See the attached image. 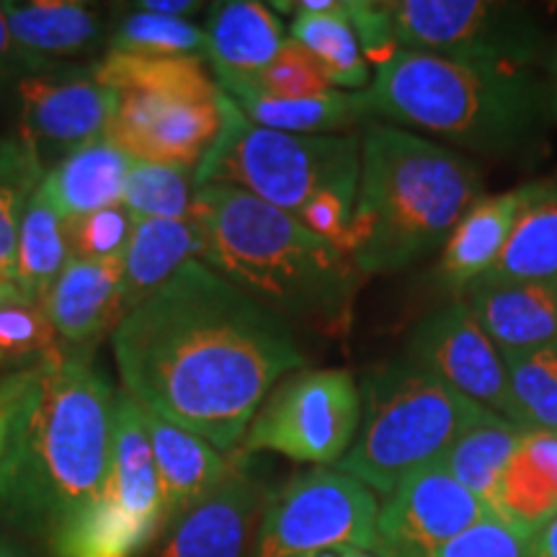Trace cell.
<instances>
[{
	"mask_svg": "<svg viewBox=\"0 0 557 557\" xmlns=\"http://www.w3.org/2000/svg\"><path fill=\"white\" fill-rule=\"evenodd\" d=\"M5 284H9V282H5V278H0V289H3V287H5ZM13 284H16V282H13Z\"/></svg>",
	"mask_w": 557,
	"mask_h": 557,
	"instance_id": "obj_47",
	"label": "cell"
},
{
	"mask_svg": "<svg viewBox=\"0 0 557 557\" xmlns=\"http://www.w3.org/2000/svg\"><path fill=\"white\" fill-rule=\"evenodd\" d=\"M137 11L189 21L194 13L205 11V3H199V0H145V3H137Z\"/></svg>",
	"mask_w": 557,
	"mask_h": 557,
	"instance_id": "obj_42",
	"label": "cell"
},
{
	"mask_svg": "<svg viewBox=\"0 0 557 557\" xmlns=\"http://www.w3.org/2000/svg\"><path fill=\"white\" fill-rule=\"evenodd\" d=\"M297 557H382V555L374 553V549H361V547L341 545V547L315 549V553H305V555H297Z\"/></svg>",
	"mask_w": 557,
	"mask_h": 557,
	"instance_id": "obj_45",
	"label": "cell"
},
{
	"mask_svg": "<svg viewBox=\"0 0 557 557\" xmlns=\"http://www.w3.org/2000/svg\"><path fill=\"white\" fill-rule=\"evenodd\" d=\"M45 165L24 137H0V278L16 282L18 230Z\"/></svg>",
	"mask_w": 557,
	"mask_h": 557,
	"instance_id": "obj_32",
	"label": "cell"
},
{
	"mask_svg": "<svg viewBox=\"0 0 557 557\" xmlns=\"http://www.w3.org/2000/svg\"><path fill=\"white\" fill-rule=\"evenodd\" d=\"M116 389L83 348L37 369L0 472V513L50 540L107 480Z\"/></svg>",
	"mask_w": 557,
	"mask_h": 557,
	"instance_id": "obj_3",
	"label": "cell"
},
{
	"mask_svg": "<svg viewBox=\"0 0 557 557\" xmlns=\"http://www.w3.org/2000/svg\"><path fill=\"white\" fill-rule=\"evenodd\" d=\"M201 263L289 325L341 338L364 287L357 261L282 209L233 186L194 197Z\"/></svg>",
	"mask_w": 557,
	"mask_h": 557,
	"instance_id": "obj_2",
	"label": "cell"
},
{
	"mask_svg": "<svg viewBox=\"0 0 557 557\" xmlns=\"http://www.w3.org/2000/svg\"><path fill=\"white\" fill-rule=\"evenodd\" d=\"M267 493L235 459L230 475L209 496L165 529L158 557H243L259 529Z\"/></svg>",
	"mask_w": 557,
	"mask_h": 557,
	"instance_id": "obj_15",
	"label": "cell"
},
{
	"mask_svg": "<svg viewBox=\"0 0 557 557\" xmlns=\"http://www.w3.org/2000/svg\"><path fill=\"white\" fill-rule=\"evenodd\" d=\"M480 278L557 287V181H540V189L519 214L498 263Z\"/></svg>",
	"mask_w": 557,
	"mask_h": 557,
	"instance_id": "obj_28",
	"label": "cell"
},
{
	"mask_svg": "<svg viewBox=\"0 0 557 557\" xmlns=\"http://www.w3.org/2000/svg\"><path fill=\"white\" fill-rule=\"evenodd\" d=\"M60 65H52V62H45L34 54L24 52L13 41L9 32V21H5L3 3H0V83L5 81H24L29 75H47L58 73Z\"/></svg>",
	"mask_w": 557,
	"mask_h": 557,
	"instance_id": "obj_41",
	"label": "cell"
},
{
	"mask_svg": "<svg viewBox=\"0 0 557 557\" xmlns=\"http://www.w3.org/2000/svg\"><path fill=\"white\" fill-rule=\"evenodd\" d=\"M67 351L45 308L9 282L0 289V372L37 369Z\"/></svg>",
	"mask_w": 557,
	"mask_h": 557,
	"instance_id": "obj_31",
	"label": "cell"
},
{
	"mask_svg": "<svg viewBox=\"0 0 557 557\" xmlns=\"http://www.w3.org/2000/svg\"><path fill=\"white\" fill-rule=\"evenodd\" d=\"M521 434L524 429H519L517 423L485 410L472 426L455 438L438 465L496 513L500 480L519 447Z\"/></svg>",
	"mask_w": 557,
	"mask_h": 557,
	"instance_id": "obj_27",
	"label": "cell"
},
{
	"mask_svg": "<svg viewBox=\"0 0 557 557\" xmlns=\"http://www.w3.org/2000/svg\"><path fill=\"white\" fill-rule=\"evenodd\" d=\"M331 88L329 75L320 67V62L289 37L261 73L250 75L246 81L220 86L222 94L230 96V99H246V96H256V99H305V96L325 94Z\"/></svg>",
	"mask_w": 557,
	"mask_h": 557,
	"instance_id": "obj_36",
	"label": "cell"
},
{
	"mask_svg": "<svg viewBox=\"0 0 557 557\" xmlns=\"http://www.w3.org/2000/svg\"><path fill=\"white\" fill-rule=\"evenodd\" d=\"M361 421L336 470L387 496L403 478L444 457L487 408L459 395L410 357L367 369L359 380Z\"/></svg>",
	"mask_w": 557,
	"mask_h": 557,
	"instance_id": "obj_6",
	"label": "cell"
},
{
	"mask_svg": "<svg viewBox=\"0 0 557 557\" xmlns=\"http://www.w3.org/2000/svg\"><path fill=\"white\" fill-rule=\"evenodd\" d=\"M233 186L299 218L329 194L357 197L359 132L289 135L246 120L235 101L222 99V129L197 169V189Z\"/></svg>",
	"mask_w": 557,
	"mask_h": 557,
	"instance_id": "obj_8",
	"label": "cell"
},
{
	"mask_svg": "<svg viewBox=\"0 0 557 557\" xmlns=\"http://www.w3.org/2000/svg\"><path fill=\"white\" fill-rule=\"evenodd\" d=\"M129 165L132 158L103 137L45 171L39 189L62 220L81 218L96 209L122 205Z\"/></svg>",
	"mask_w": 557,
	"mask_h": 557,
	"instance_id": "obj_23",
	"label": "cell"
},
{
	"mask_svg": "<svg viewBox=\"0 0 557 557\" xmlns=\"http://www.w3.org/2000/svg\"><path fill=\"white\" fill-rule=\"evenodd\" d=\"M398 50L534 70L549 37L537 11L506 0H382Z\"/></svg>",
	"mask_w": 557,
	"mask_h": 557,
	"instance_id": "obj_9",
	"label": "cell"
},
{
	"mask_svg": "<svg viewBox=\"0 0 557 557\" xmlns=\"http://www.w3.org/2000/svg\"><path fill=\"white\" fill-rule=\"evenodd\" d=\"M107 47L109 52L137 54V58L207 60V34L197 24L148 11L122 16L107 37Z\"/></svg>",
	"mask_w": 557,
	"mask_h": 557,
	"instance_id": "obj_34",
	"label": "cell"
},
{
	"mask_svg": "<svg viewBox=\"0 0 557 557\" xmlns=\"http://www.w3.org/2000/svg\"><path fill=\"white\" fill-rule=\"evenodd\" d=\"M545 83H547V99H549V116L557 122V37L549 41V50L545 58Z\"/></svg>",
	"mask_w": 557,
	"mask_h": 557,
	"instance_id": "obj_44",
	"label": "cell"
},
{
	"mask_svg": "<svg viewBox=\"0 0 557 557\" xmlns=\"http://www.w3.org/2000/svg\"><path fill=\"white\" fill-rule=\"evenodd\" d=\"M406 357L426 367L468 400L517 423L504 354L465 299H451L418 320L408 333Z\"/></svg>",
	"mask_w": 557,
	"mask_h": 557,
	"instance_id": "obj_12",
	"label": "cell"
},
{
	"mask_svg": "<svg viewBox=\"0 0 557 557\" xmlns=\"http://www.w3.org/2000/svg\"><path fill=\"white\" fill-rule=\"evenodd\" d=\"M122 261L70 259L45 299L47 318L67 348H86L122 320Z\"/></svg>",
	"mask_w": 557,
	"mask_h": 557,
	"instance_id": "obj_18",
	"label": "cell"
},
{
	"mask_svg": "<svg viewBox=\"0 0 557 557\" xmlns=\"http://www.w3.org/2000/svg\"><path fill=\"white\" fill-rule=\"evenodd\" d=\"M143 418L150 436L152 462H156L160 519L165 532L181 513L189 511L230 475L235 459H227L201 436L173 426L150 410L143 408Z\"/></svg>",
	"mask_w": 557,
	"mask_h": 557,
	"instance_id": "obj_17",
	"label": "cell"
},
{
	"mask_svg": "<svg viewBox=\"0 0 557 557\" xmlns=\"http://www.w3.org/2000/svg\"><path fill=\"white\" fill-rule=\"evenodd\" d=\"M21 137L47 171L70 152L107 137L114 114V90L94 73H47L18 81Z\"/></svg>",
	"mask_w": 557,
	"mask_h": 557,
	"instance_id": "obj_14",
	"label": "cell"
},
{
	"mask_svg": "<svg viewBox=\"0 0 557 557\" xmlns=\"http://www.w3.org/2000/svg\"><path fill=\"white\" fill-rule=\"evenodd\" d=\"M377 493L336 468H315L267 496L253 557H297L325 547L377 553Z\"/></svg>",
	"mask_w": 557,
	"mask_h": 557,
	"instance_id": "obj_11",
	"label": "cell"
},
{
	"mask_svg": "<svg viewBox=\"0 0 557 557\" xmlns=\"http://www.w3.org/2000/svg\"><path fill=\"white\" fill-rule=\"evenodd\" d=\"M374 120L426 132L455 150L519 158L553 122L545 75L400 50L367 88Z\"/></svg>",
	"mask_w": 557,
	"mask_h": 557,
	"instance_id": "obj_5",
	"label": "cell"
},
{
	"mask_svg": "<svg viewBox=\"0 0 557 557\" xmlns=\"http://www.w3.org/2000/svg\"><path fill=\"white\" fill-rule=\"evenodd\" d=\"M493 517L478 496L459 485L442 465L410 472L387 493L377 511L382 557H436L438 549Z\"/></svg>",
	"mask_w": 557,
	"mask_h": 557,
	"instance_id": "obj_13",
	"label": "cell"
},
{
	"mask_svg": "<svg viewBox=\"0 0 557 557\" xmlns=\"http://www.w3.org/2000/svg\"><path fill=\"white\" fill-rule=\"evenodd\" d=\"M462 299L498 348L557 344L555 284L478 278Z\"/></svg>",
	"mask_w": 557,
	"mask_h": 557,
	"instance_id": "obj_20",
	"label": "cell"
},
{
	"mask_svg": "<svg viewBox=\"0 0 557 557\" xmlns=\"http://www.w3.org/2000/svg\"><path fill=\"white\" fill-rule=\"evenodd\" d=\"M207 60L218 86L246 81L261 73L284 47V26L267 3L227 0L209 13Z\"/></svg>",
	"mask_w": 557,
	"mask_h": 557,
	"instance_id": "obj_21",
	"label": "cell"
},
{
	"mask_svg": "<svg viewBox=\"0 0 557 557\" xmlns=\"http://www.w3.org/2000/svg\"><path fill=\"white\" fill-rule=\"evenodd\" d=\"M70 263L65 220L37 186L26 207L16 246V284L26 297L45 305L52 284Z\"/></svg>",
	"mask_w": 557,
	"mask_h": 557,
	"instance_id": "obj_29",
	"label": "cell"
},
{
	"mask_svg": "<svg viewBox=\"0 0 557 557\" xmlns=\"http://www.w3.org/2000/svg\"><path fill=\"white\" fill-rule=\"evenodd\" d=\"M289 39L305 47L338 90H367L372 83L369 62L346 13V0L325 13H295Z\"/></svg>",
	"mask_w": 557,
	"mask_h": 557,
	"instance_id": "obj_30",
	"label": "cell"
},
{
	"mask_svg": "<svg viewBox=\"0 0 557 557\" xmlns=\"http://www.w3.org/2000/svg\"><path fill=\"white\" fill-rule=\"evenodd\" d=\"M103 504L145 527L158 537L163 532L160 519V487L152 462V447L145 429L143 406L127 393H116L114 438H111V462L101 491L96 493Z\"/></svg>",
	"mask_w": 557,
	"mask_h": 557,
	"instance_id": "obj_19",
	"label": "cell"
},
{
	"mask_svg": "<svg viewBox=\"0 0 557 557\" xmlns=\"http://www.w3.org/2000/svg\"><path fill=\"white\" fill-rule=\"evenodd\" d=\"M496 517L529 537L557 517V434L524 431L500 480Z\"/></svg>",
	"mask_w": 557,
	"mask_h": 557,
	"instance_id": "obj_25",
	"label": "cell"
},
{
	"mask_svg": "<svg viewBox=\"0 0 557 557\" xmlns=\"http://www.w3.org/2000/svg\"><path fill=\"white\" fill-rule=\"evenodd\" d=\"M359 421V380L348 369H297L263 400L240 455L276 451L295 462L336 468L357 438Z\"/></svg>",
	"mask_w": 557,
	"mask_h": 557,
	"instance_id": "obj_10",
	"label": "cell"
},
{
	"mask_svg": "<svg viewBox=\"0 0 557 557\" xmlns=\"http://www.w3.org/2000/svg\"><path fill=\"white\" fill-rule=\"evenodd\" d=\"M537 189L540 181H532L517 189L485 194L462 214V220L451 230L449 240L444 243L436 269L438 284L449 295H455V299H462L472 282H478L496 267L513 227H517L519 214L524 212Z\"/></svg>",
	"mask_w": 557,
	"mask_h": 557,
	"instance_id": "obj_16",
	"label": "cell"
},
{
	"mask_svg": "<svg viewBox=\"0 0 557 557\" xmlns=\"http://www.w3.org/2000/svg\"><path fill=\"white\" fill-rule=\"evenodd\" d=\"M3 13L21 50L52 65L96 52L109 37L101 11L75 0L3 3Z\"/></svg>",
	"mask_w": 557,
	"mask_h": 557,
	"instance_id": "obj_22",
	"label": "cell"
},
{
	"mask_svg": "<svg viewBox=\"0 0 557 557\" xmlns=\"http://www.w3.org/2000/svg\"><path fill=\"white\" fill-rule=\"evenodd\" d=\"M37 369L11 372V374H3V377H0V472H3L5 457H9L13 429H16L18 413H21V408H24L26 395H29L34 380H37Z\"/></svg>",
	"mask_w": 557,
	"mask_h": 557,
	"instance_id": "obj_40",
	"label": "cell"
},
{
	"mask_svg": "<svg viewBox=\"0 0 557 557\" xmlns=\"http://www.w3.org/2000/svg\"><path fill=\"white\" fill-rule=\"evenodd\" d=\"M124 393L235 451L269 393L305 364L295 331L207 263L189 261L111 333Z\"/></svg>",
	"mask_w": 557,
	"mask_h": 557,
	"instance_id": "obj_1",
	"label": "cell"
},
{
	"mask_svg": "<svg viewBox=\"0 0 557 557\" xmlns=\"http://www.w3.org/2000/svg\"><path fill=\"white\" fill-rule=\"evenodd\" d=\"M189 261H201V233L194 218L135 220L122 259V318L163 287Z\"/></svg>",
	"mask_w": 557,
	"mask_h": 557,
	"instance_id": "obj_24",
	"label": "cell"
},
{
	"mask_svg": "<svg viewBox=\"0 0 557 557\" xmlns=\"http://www.w3.org/2000/svg\"><path fill=\"white\" fill-rule=\"evenodd\" d=\"M114 90L107 139L132 160L199 169L222 129V94L205 60L107 52L90 67Z\"/></svg>",
	"mask_w": 557,
	"mask_h": 557,
	"instance_id": "obj_7",
	"label": "cell"
},
{
	"mask_svg": "<svg viewBox=\"0 0 557 557\" xmlns=\"http://www.w3.org/2000/svg\"><path fill=\"white\" fill-rule=\"evenodd\" d=\"M0 557H21V555L13 553L9 545H3V542H0Z\"/></svg>",
	"mask_w": 557,
	"mask_h": 557,
	"instance_id": "obj_46",
	"label": "cell"
},
{
	"mask_svg": "<svg viewBox=\"0 0 557 557\" xmlns=\"http://www.w3.org/2000/svg\"><path fill=\"white\" fill-rule=\"evenodd\" d=\"M135 214L124 205H111L81 218L65 220L70 259L122 261L127 253Z\"/></svg>",
	"mask_w": 557,
	"mask_h": 557,
	"instance_id": "obj_37",
	"label": "cell"
},
{
	"mask_svg": "<svg viewBox=\"0 0 557 557\" xmlns=\"http://www.w3.org/2000/svg\"><path fill=\"white\" fill-rule=\"evenodd\" d=\"M197 197V171L132 160L122 205L139 220H186Z\"/></svg>",
	"mask_w": 557,
	"mask_h": 557,
	"instance_id": "obj_35",
	"label": "cell"
},
{
	"mask_svg": "<svg viewBox=\"0 0 557 557\" xmlns=\"http://www.w3.org/2000/svg\"><path fill=\"white\" fill-rule=\"evenodd\" d=\"M529 540L527 532L493 513L444 545L436 557H527Z\"/></svg>",
	"mask_w": 557,
	"mask_h": 557,
	"instance_id": "obj_38",
	"label": "cell"
},
{
	"mask_svg": "<svg viewBox=\"0 0 557 557\" xmlns=\"http://www.w3.org/2000/svg\"><path fill=\"white\" fill-rule=\"evenodd\" d=\"M483 197V171L468 156L372 120L359 132V189L346 250L367 278L398 274L442 250Z\"/></svg>",
	"mask_w": 557,
	"mask_h": 557,
	"instance_id": "obj_4",
	"label": "cell"
},
{
	"mask_svg": "<svg viewBox=\"0 0 557 557\" xmlns=\"http://www.w3.org/2000/svg\"><path fill=\"white\" fill-rule=\"evenodd\" d=\"M246 120L289 135H351L374 120L367 90H338L305 99H233Z\"/></svg>",
	"mask_w": 557,
	"mask_h": 557,
	"instance_id": "obj_26",
	"label": "cell"
},
{
	"mask_svg": "<svg viewBox=\"0 0 557 557\" xmlns=\"http://www.w3.org/2000/svg\"><path fill=\"white\" fill-rule=\"evenodd\" d=\"M346 13L354 32H357L361 52H364L367 62H372L374 70L400 52L395 45L385 5L372 3V0H346Z\"/></svg>",
	"mask_w": 557,
	"mask_h": 557,
	"instance_id": "obj_39",
	"label": "cell"
},
{
	"mask_svg": "<svg viewBox=\"0 0 557 557\" xmlns=\"http://www.w3.org/2000/svg\"><path fill=\"white\" fill-rule=\"evenodd\" d=\"M500 354L519 426L557 434V344L500 348Z\"/></svg>",
	"mask_w": 557,
	"mask_h": 557,
	"instance_id": "obj_33",
	"label": "cell"
},
{
	"mask_svg": "<svg viewBox=\"0 0 557 557\" xmlns=\"http://www.w3.org/2000/svg\"><path fill=\"white\" fill-rule=\"evenodd\" d=\"M527 557H557V517L529 540Z\"/></svg>",
	"mask_w": 557,
	"mask_h": 557,
	"instance_id": "obj_43",
	"label": "cell"
}]
</instances>
